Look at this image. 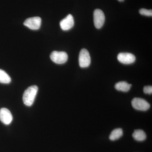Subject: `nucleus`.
I'll return each mask as SVG.
<instances>
[{
    "label": "nucleus",
    "instance_id": "1",
    "mask_svg": "<svg viewBox=\"0 0 152 152\" xmlns=\"http://www.w3.org/2000/svg\"><path fill=\"white\" fill-rule=\"evenodd\" d=\"M38 88L37 86H31L25 91L23 95V102L26 106H31L32 105L37 94Z\"/></svg>",
    "mask_w": 152,
    "mask_h": 152
},
{
    "label": "nucleus",
    "instance_id": "2",
    "mask_svg": "<svg viewBox=\"0 0 152 152\" xmlns=\"http://www.w3.org/2000/svg\"><path fill=\"white\" fill-rule=\"evenodd\" d=\"M51 60L54 63L58 64H64L67 61V54L65 52L53 51L50 56Z\"/></svg>",
    "mask_w": 152,
    "mask_h": 152
},
{
    "label": "nucleus",
    "instance_id": "3",
    "mask_svg": "<svg viewBox=\"0 0 152 152\" xmlns=\"http://www.w3.org/2000/svg\"><path fill=\"white\" fill-rule=\"evenodd\" d=\"M91 59L88 51L86 49H82L79 54V65L81 68H86L91 64Z\"/></svg>",
    "mask_w": 152,
    "mask_h": 152
},
{
    "label": "nucleus",
    "instance_id": "4",
    "mask_svg": "<svg viewBox=\"0 0 152 152\" xmlns=\"http://www.w3.org/2000/svg\"><path fill=\"white\" fill-rule=\"evenodd\" d=\"M132 105L136 110L140 111H146L150 107V104L144 99L135 98L132 102Z\"/></svg>",
    "mask_w": 152,
    "mask_h": 152
},
{
    "label": "nucleus",
    "instance_id": "5",
    "mask_svg": "<svg viewBox=\"0 0 152 152\" xmlns=\"http://www.w3.org/2000/svg\"><path fill=\"white\" fill-rule=\"evenodd\" d=\"M104 14L102 10L99 9H96L94 11V21L95 27L97 29L101 28L104 23Z\"/></svg>",
    "mask_w": 152,
    "mask_h": 152
},
{
    "label": "nucleus",
    "instance_id": "6",
    "mask_svg": "<svg viewBox=\"0 0 152 152\" xmlns=\"http://www.w3.org/2000/svg\"><path fill=\"white\" fill-rule=\"evenodd\" d=\"M41 23L42 19L41 18L34 17L26 19L24 23V25L30 29L37 30L40 28Z\"/></svg>",
    "mask_w": 152,
    "mask_h": 152
},
{
    "label": "nucleus",
    "instance_id": "7",
    "mask_svg": "<svg viewBox=\"0 0 152 152\" xmlns=\"http://www.w3.org/2000/svg\"><path fill=\"white\" fill-rule=\"evenodd\" d=\"M118 60L119 61L124 64H130L134 62L136 57L130 53H120L118 55Z\"/></svg>",
    "mask_w": 152,
    "mask_h": 152
},
{
    "label": "nucleus",
    "instance_id": "8",
    "mask_svg": "<svg viewBox=\"0 0 152 152\" xmlns=\"http://www.w3.org/2000/svg\"><path fill=\"white\" fill-rule=\"evenodd\" d=\"M13 117L10 111L6 108L0 110V121L5 125H8L12 123Z\"/></svg>",
    "mask_w": 152,
    "mask_h": 152
},
{
    "label": "nucleus",
    "instance_id": "9",
    "mask_svg": "<svg viewBox=\"0 0 152 152\" xmlns=\"http://www.w3.org/2000/svg\"><path fill=\"white\" fill-rule=\"evenodd\" d=\"M74 23L73 17L70 14L60 22V25L62 29L64 31H68L74 26Z\"/></svg>",
    "mask_w": 152,
    "mask_h": 152
},
{
    "label": "nucleus",
    "instance_id": "10",
    "mask_svg": "<svg viewBox=\"0 0 152 152\" xmlns=\"http://www.w3.org/2000/svg\"><path fill=\"white\" fill-rule=\"evenodd\" d=\"M132 85L128 83L125 81L119 82L117 83L115 85V88L118 91H121L126 92L129 91Z\"/></svg>",
    "mask_w": 152,
    "mask_h": 152
},
{
    "label": "nucleus",
    "instance_id": "11",
    "mask_svg": "<svg viewBox=\"0 0 152 152\" xmlns=\"http://www.w3.org/2000/svg\"><path fill=\"white\" fill-rule=\"evenodd\" d=\"M132 136L133 138L138 141H143L146 138V134L143 131L140 129L134 131Z\"/></svg>",
    "mask_w": 152,
    "mask_h": 152
},
{
    "label": "nucleus",
    "instance_id": "12",
    "mask_svg": "<svg viewBox=\"0 0 152 152\" xmlns=\"http://www.w3.org/2000/svg\"><path fill=\"white\" fill-rule=\"evenodd\" d=\"M123 130L121 128H118L112 131L109 138L111 140L115 141L120 138L123 136Z\"/></svg>",
    "mask_w": 152,
    "mask_h": 152
},
{
    "label": "nucleus",
    "instance_id": "13",
    "mask_svg": "<svg viewBox=\"0 0 152 152\" xmlns=\"http://www.w3.org/2000/svg\"><path fill=\"white\" fill-rule=\"evenodd\" d=\"M11 78L4 71L0 69V83L9 84L11 83Z\"/></svg>",
    "mask_w": 152,
    "mask_h": 152
},
{
    "label": "nucleus",
    "instance_id": "14",
    "mask_svg": "<svg viewBox=\"0 0 152 152\" xmlns=\"http://www.w3.org/2000/svg\"><path fill=\"white\" fill-rule=\"evenodd\" d=\"M140 14L142 15L146 16L152 17V10H148L145 9H141L139 11Z\"/></svg>",
    "mask_w": 152,
    "mask_h": 152
},
{
    "label": "nucleus",
    "instance_id": "15",
    "mask_svg": "<svg viewBox=\"0 0 152 152\" xmlns=\"http://www.w3.org/2000/svg\"><path fill=\"white\" fill-rule=\"evenodd\" d=\"M144 92L146 94H152V86H146L144 88Z\"/></svg>",
    "mask_w": 152,
    "mask_h": 152
},
{
    "label": "nucleus",
    "instance_id": "16",
    "mask_svg": "<svg viewBox=\"0 0 152 152\" xmlns=\"http://www.w3.org/2000/svg\"><path fill=\"white\" fill-rule=\"evenodd\" d=\"M118 1H119L122 2V1H124V0H118Z\"/></svg>",
    "mask_w": 152,
    "mask_h": 152
}]
</instances>
